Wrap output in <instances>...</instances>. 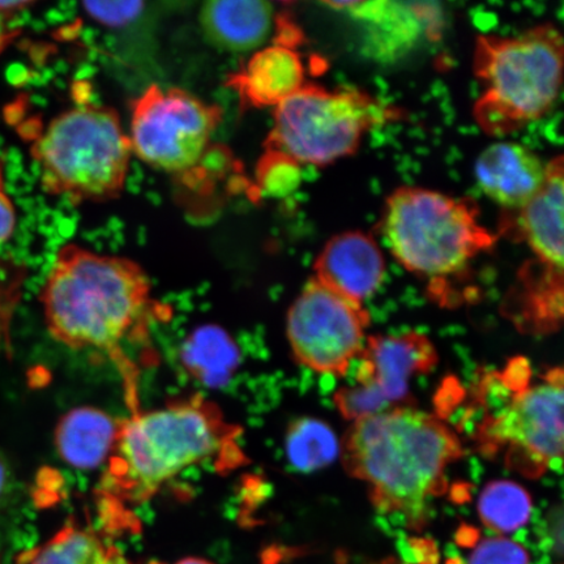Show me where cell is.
Here are the masks:
<instances>
[{
  "label": "cell",
  "instance_id": "6da1fadb",
  "mask_svg": "<svg viewBox=\"0 0 564 564\" xmlns=\"http://www.w3.org/2000/svg\"><path fill=\"white\" fill-rule=\"evenodd\" d=\"M41 302L56 341L74 350L105 352L121 368L124 347L143 340L165 314L138 263L75 243L56 253Z\"/></svg>",
  "mask_w": 564,
  "mask_h": 564
},
{
  "label": "cell",
  "instance_id": "7a4b0ae2",
  "mask_svg": "<svg viewBox=\"0 0 564 564\" xmlns=\"http://www.w3.org/2000/svg\"><path fill=\"white\" fill-rule=\"evenodd\" d=\"M462 455L453 430L409 408L352 422L343 446L345 469L368 485L376 509L401 514L414 529L427 523L430 502L444 491L446 470Z\"/></svg>",
  "mask_w": 564,
  "mask_h": 564
},
{
  "label": "cell",
  "instance_id": "3957f363",
  "mask_svg": "<svg viewBox=\"0 0 564 564\" xmlns=\"http://www.w3.org/2000/svg\"><path fill=\"white\" fill-rule=\"evenodd\" d=\"M238 436L239 429L200 398L137 411L121 422L104 478L105 498L139 506L188 469L236 468L243 460Z\"/></svg>",
  "mask_w": 564,
  "mask_h": 564
},
{
  "label": "cell",
  "instance_id": "277c9868",
  "mask_svg": "<svg viewBox=\"0 0 564 564\" xmlns=\"http://www.w3.org/2000/svg\"><path fill=\"white\" fill-rule=\"evenodd\" d=\"M31 151L42 189L75 206L121 196L132 159L118 112L90 104L54 118Z\"/></svg>",
  "mask_w": 564,
  "mask_h": 564
},
{
  "label": "cell",
  "instance_id": "5b68a950",
  "mask_svg": "<svg viewBox=\"0 0 564 564\" xmlns=\"http://www.w3.org/2000/svg\"><path fill=\"white\" fill-rule=\"evenodd\" d=\"M475 67L484 88L475 108L479 126L491 133L517 130L546 115L558 98L561 34L541 26L517 37H482Z\"/></svg>",
  "mask_w": 564,
  "mask_h": 564
},
{
  "label": "cell",
  "instance_id": "8992f818",
  "mask_svg": "<svg viewBox=\"0 0 564 564\" xmlns=\"http://www.w3.org/2000/svg\"><path fill=\"white\" fill-rule=\"evenodd\" d=\"M383 231L399 263L427 278L463 270L492 243L468 203L419 187L400 188L388 197Z\"/></svg>",
  "mask_w": 564,
  "mask_h": 564
},
{
  "label": "cell",
  "instance_id": "52a82bcc",
  "mask_svg": "<svg viewBox=\"0 0 564 564\" xmlns=\"http://www.w3.org/2000/svg\"><path fill=\"white\" fill-rule=\"evenodd\" d=\"M383 116L379 105L358 91L303 86L274 108L267 151L297 164L327 165L355 152Z\"/></svg>",
  "mask_w": 564,
  "mask_h": 564
},
{
  "label": "cell",
  "instance_id": "ba28073f",
  "mask_svg": "<svg viewBox=\"0 0 564 564\" xmlns=\"http://www.w3.org/2000/svg\"><path fill=\"white\" fill-rule=\"evenodd\" d=\"M223 118L220 106L186 90L151 86L131 105L132 153L158 171L187 174L200 165Z\"/></svg>",
  "mask_w": 564,
  "mask_h": 564
},
{
  "label": "cell",
  "instance_id": "9c48e42d",
  "mask_svg": "<svg viewBox=\"0 0 564 564\" xmlns=\"http://www.w3.org/2000/svg\"><path fill=\"white\" fill-rule=\"evenodd\" d=\"M369 322L362 305L313 279L289 310L288 340L301 365L343 377L361 355Z\"/></svg>",
  "mask_w": 564,
  "mask_h": 564
},
{
  "label": "cell",
  "instance_id": "30bf717a",
  "mask_svg": "<svg viewBox=\"0 0 564 564\" xmlns=\"http://www.w3.org/2000/svg\"><path fill=\"white\" fill-rule=\"evenodd\" d=\"M482 442L507 446L523 458L532 475L553 467L563 456V372L546 373L541 383L524 388L497 417L485 423Z\"/></svg>",
  "mask_w": 564,
  "mask_h": 564
},
{
  "label": "cell",
  "instance_id": "8fae6325",
  "mask_svg": "<svg viewBox=\"0 0 564 564\" xmlns=\"http://www.w3.org/2000/svg\"><path fill=\"white\" fill-rule=\"evenodd\" d=\"M357 383L376 387L388 405L406 399L409 383L438 362L434 345L421 334L366 338Z\"/></svg>",
  "mask_w": 564,
  "mask_h": 564
},
{
  "label": "cell",
  "instance_id": "7c38bea8",
  "mask_svg": "<svg viewBox=\"0 0 564 564\" xmlns=\"http://www.w3.org/2000/svg\"><path fill=\"white\" fill-rule=\"evenodd\" d=\"M315 280L343 297L362 305L382 285L386 264L371 237L359 231L330 239L317 257Z\"/></svg>",
  "mask_w": 564,
  "mask_h": 564
},
{
  "label": "cell",
  "instance_id": "4fadbf2b",
  "mask_svg": "<svg viewBox=\"0 0 564 564\" xmlns=\"http://www.w3.org/2000/svg\"><path fill=\"white\" fill-rule=\"evenodd\" d=\"M547 166L524 145L499 141L479 154L475 174L479 188L492 202L520 210L544 186Z\"/></svg>",
  "mask_w": 564,
  "mask_h": 564
},
{
  "label": "cell",
  "instance_id": "5bb4252c",
  "mask_svg": "<svg viewBox=\"0 0 564 564\" xmlns=\"http://www.w3.org/2000/svg\"><path fill=\"white\" fill-rule=\"evenodd\" d=\"M305 68L293 47L268 46L253 54L238 73L231 74L228 86L236 90L242 105L251 108H276L305 84Z\"/></svg>",
  "mask_w": 564,
  "mask_h": 564
},
{
  "label": "cell",
  "instance_id": "9a60e30c",
  "mask_svg": "<svg viewBox=\"0 0 564 564\" xmlns=\"http://www.w3.org/2000/svg\"><path fill=\"white\" fill-rule=\"evenodd\" d=\"M203 34L212 45L230 53L257 51L274 25V9L263 0H214L199 13Z\"/></svg>",
  "mask_w": 564,
  "mask_h": 564
},
{
  "label": "cell",
  "instance_id": "2e32d148",
  "mask_svg": "<svg viewBox=\"0 0 564 564\" xmlns=\"http://www.w3.org/2000/svg\"><path fill=\"white\" fill-rule=\"evenodd\" d=\"M523 238L540 262L563 272V160L550 162L544 186L520 209Z\"/></svg>",
  "mask_w": 564,
  "mask_h": 564
},
{
  "label": "cell",
  "instance_id": "e0dca14e",
  "mask_svg": "<svg viewBox=\"0 0 564 564\" xmlns=\"http://www.w3.org/2000/svg\"><path fill=\"white\" fill-rule=\"evenodd\" d=\"M121 422L97 408H76L55 429V447L62 460L76 469H95L108 463Z\"/></svg>",
  "mask_w": 564,
  "mask_h": 564
},
{
  "label": "cell",
  "instance_id": "ac0fdd59",
  "mask_svg": "<svg viewBox=\"0 0 564 564\" xmlns=\"http://www.w3.org/2000/svg\"><path fill=\"white\" fill-rule=\"evenodd\" d=\"M349 13L366 31L372 52L380 56L397 55L411 48L423 33L422 13L411 4L392 2L329 3Z\"/></svg>",
  "mask_w": 564,
  "mask_h": 564
},
{
  "label": "cell",
  "instance_id": "d6986e66",
  "mask_svg": "<svg viewBox=\"0 0 564 564\" xmlns=\"http://www.w3.org/2000/svg\"><path fill=\"white\" fill-rule=\"evenodd\" d=\"M124 560L118 547L106 544L96 532L68 525L21 556L20 564H119Z\"/></svg>",
  "mask_w": 564,
  "mask_h": 564
},
{
  "label": "cell",
  "instance_id": "ffe728a7",
  "mask_svg": "<svg viewBox=\"0 0 564 564\" xmlns=\"http://www.w3.org/2000/svg\"><path fill=\"white\" fill-rule=\"evenodd\" d=\"M236 344L220 328L203 327L182 348V362L189 376L207 386H221L237 368Z\"/></svg>",
  "mask_w": 564,
  "mask_h": 564
},
{
  "label": "cell",
  "instance_id": "44dd1931",
  "mask_svg": "<svg viewBox=\"0 0 564 564\" xmlns=\"http://www.w3.org/2000/svg\"><path fill=\"white\" fill-rule=\"evenodd\" d=\"M533 510L532 498L520 485L511 481L491 482L478 500L482 523L497 533H512L525 525Z\"/></svg>",
  "mask_w": 564,
  "mask_h": 564
},
{
  "label": "cell",
  "instance_id": "7402d4cb",
  "mask_svg": "<svg viewBox=\"0 0 564 564\" xmlns=\"http://www.w3.org/2000/svg\"><path fill=\"white\" fill-rule=\"evenodd\" d=\"M285 447L289 462L302 471L327 467L340 451L333 430L314 419L295 421L288 430Z\"/></svg>",
  "mask_w": 564,
  "mask_h": 564
},
{
  "label": "cell",
  "instance_id": "603a6c76",
  "mask_svg": "<svg viewBox=\"0 0 564 564\" xmlns=\"http://www.w3.org/2000/svg\"><path fill=\"white\" fill-rule=\"evenodd\" d=\"M258 176L268 193H292L301 181L300 164L284 154L267 151L258 169Z\"/></svg>",
  "mask_w": 564,
  "mask_h": 564
},
{
  "label": "cell",
  "instance_id": "cb8c5ba5",
  "mask_svg": "<svg viewBox=\"0 0 564 564\" xmlns=\"http://www.w3.org/2000/svg\"><path fill=\"white\" fill-rule=\"evenodd\" d=\"M335 404L345 419L352 421L384 412L388 406L376 387L358 383L338 391L335 394Z\"/></svg>",
  "mask_w": 564,
  "mask_h": 564
},
{
  "label": "cell",
  "instance_id": "d4e9b609",
  "mask_svg": "<svg viewBox=\"0 0 564 564\" xmlns=\"http://www.w3.org/2000/svg\"><path fill=\"white\" fill-rule=\"evenodd\" d=\"M465 564H529V555L518 542L491 538L478 542Z\"/></svg>",
  "mask_w": 564,
  "mask_h": 564
},
{
  "label": "cell",
  "instance_id": "484cf974",
  "mask_svg": "<svg viewBox=\"0 0 564 564\" xmlns=\"http://www.w3.org/2000/svg\"><path fill=\"white\" fill-rule=\"evenodd\" d=\"M143 2H86L83 9L90 19L105 26L122 28L137 21L144 12Z\"/></svg>",
  "mask_w": 564,
  "mask_h": 564
},
{
  "label": "cell",
  "instance_id": "4316f807",
  "mask_svg": "<svg viewBox=\"0 0 564 564\" xmlns=\"http://www.w3.org/2000/svg\"><path fill=\"white\" fill-rule=\"evenodd\" d=\"M17 227V210L6 189L4 162L0 159V245L12 237Z\"/></svg>",
  "mask_w": 564,
  "mask_h": 564
},
{
  "label": "cell",
  "instance_id": "83f0119b",
  "mask_svg": "<svg viewBox=\"0 0 564 564\" xmlns=\"http://www.w3.org/2000/svg\"><path fill=\"white\" fill-rule=\"evenodd\" d=\"M20 30L13 26L12 19L0 17V54L12 44V41L18 37Z\"/></svg>",
  "mask_w": 564,
  "mask_h": 564
},
{
  "label": "cell",
  "instance_id": "f1b7e54d",
  "mask_svg": "<svg viewBox=\"0 0 564 564\" xmlns=\"http://www.w3.org/2000/svg\"><path fill=\"white\" fill-rule=\"evenodd\" d=\"M32 6L33 2H26V0H9V2L0 0V17L13 19L17 13L23 12Z\"/></svg>",
  "mask_w": 564,
  "mask_h": 564
},
{
  "label": "cell",
  "instance_id": "f546056e",
  "mask_svg": "<svg viewBox=\"0 0 564 564\" xmlns=\"http://www.w3.org/2000/svg\"><path fill=\"white\" fill-rule=\"evenodd\" d=\"M7 485V467L4 462L2 460V457H0V497H2V494L6 489Z\"/></svg>",
  "mask_w": 564,
  "mask_h": 564
},
{
  "label": "cell",
  "instance_id": "4dcf8cb0",
  "mask_svg": "<svg viewBox=\"0 0 564 564\" xmlns=\"http://www.w3.org/2000/svg\"><path fill=\"white\" fill-rule=\"evenodd\" d=\"M176 564H214V563H210L206 560L194 558V556H189V558L182 560Z\"/></svg>",
  "mask_w": 564,
  "mask_h": 564
},
{
  "label": "cell",
  "instance_id": "1f68e13d",
  "mask_svg": "<svg viewBox=\"0 0 564 564\" xmlns=\"http://www.w3.org/2000/svg\"><path fill=\"white\" fill-rule=\"evenodd\" d=\"M119 564H132V563L129 560L126 558L124 561H122ZM151 564H161V563H151Z\"/></svg>",
  "mask_w": 564,
  "mask_h": 564
},
{
  "label": "cell",
  "instance_id": "d6a6232c",
  "mask_svg": "<svg viewBox=\"0 0 564 564\" xmlns=\"http://www.w3.org/2000/svg\"><path fill=\"white\" fill-rule=\"evenodd\" d=\"M379 564H399V563H397V562H388V561H387V562L379 563Z\"/></svg>",
  "mask_w": 564,
  "mask_h": 564
}]
</instances>
